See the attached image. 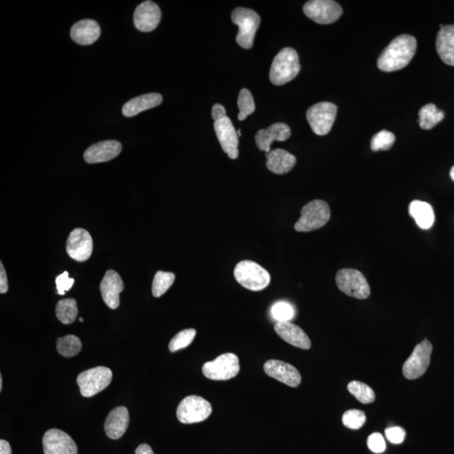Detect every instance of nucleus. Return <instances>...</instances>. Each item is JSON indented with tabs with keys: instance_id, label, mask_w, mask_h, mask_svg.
Wrapping results in <instances>:
<instances>
[{
	"instance_id": "nucleus-27",
	"label": "nucleus",
	"mask_w": 454,
	"mask_h": 454,
	"mask_svg": "<svg viewBox=\"0 0 454 454\" xmlns=\"http://www.w3.org/2000/svg\"><path fill=\"white\" fill-rule=\"evenodd\" d=\"M410 215L420 228L429 230L434 223L435 215L431 205L420 200H414L409 207Z\"/></svg>"
},
{
	"instance_id": "nucleus-1",
	"label": "nucleus",
	"mask_w": 454,
	"mask_h": 454,
	"mask_svg": "<svg viewBox=\"0 0 454 454\" xmlns=\"http://www.w3.org/2000/svg\"><path fill=\"white\" fill-rule=\"evenodd\" d=\"M417 40L410 35H401L393 40L378 59L383 72H394L407 66L417 51Z\"/></svg>"
},
{
	"instance_id": "nucleus-15",
	"label": "nucleus",
	"mask_w": 454,
	"mask_h": 454,
	"mask_svg": "<svg viewBox=\"0 0 454 454\" xmlns=\"http://www.w3.org/2000/svg\"><path fill=\"white\" fill-rule=\"evenodd\" d=\"M214 128L222 149L231 159H237L239 155V137L230 118L226 116L224 119L215 122Z\"/></svg>"
},
{
	"instance_id": "nucleus-23",
	"label": "nucleus",
	"mask_w": 454,
	"mask_h": 454,
	"mask_svg": "<svg viewBox=\"0 0 454 454\" xmlns=\"http://www.w3.org/2000/svg\"><path fill=\"white\" fill-rule=\"evenodd\" d=\"M70 36L73 42L82 46L93 44L100 36V27L94 20H82L73 25Z\"/></svg>"
},
{
	"instance_id": "nucleus-21",
	"label": "nucleus",
	"mask_w": 454,
	"mask_h": 454,
	"mask_svg": "<svg viewBox=\"0 0 454 454\" xmlns=\"http://www.w3.org/2000/svg\"><path fill=\"white\" fill-rule=\"evenodd\" d=\"M274 330L283 340L296 348L309 349L312 347L311 339L307 334L294 323L277 322L274 326Z\"/></svg>"
},
{
	"instance_id": "nucleus-20",
	"label": "nucleus",
	"mask_w": 454,
	"mask_h": 454,
	"mask_svg": "<svg viewBox=\"0 0 454 454\" xmlns=\"http://www.w3.org/2000/svg\"><path fill=\"white\" fill-rule=\"evenodd\" d=\"M291 136L289 125L283 123H275L267 129L259 130L256 134L255 142L260 151L269 154L270 147L274 141L283 142Z\"/></svg>"
},
{
	"instance_id": "nucleus-29",
	"label": "nucleus",
	"mask_w": 454,
	"mask_h": 454,
	"mask_svg": "<svg viewBox=\"0 0 454 454\" xmlns=\"http://www.w3.org/2000/svg\"><path fill=\"white\" fill-rule=\"evenodd\" d=\"M78 314L77 301L74 299L61 300L56 307V315L63 324L76 321Z\"/></svg>"
},
{
	"instance_id": "nucleus-47",
	"label": "nucleus",
	"mask_w": 454,
	"mask_h": 454,
	"mask_svg": "<svg viewBox=\"0 0 454 454\" xmlns=\"http://www.w3.org/2000/svg\"><path fill=\"white\" fill-rule=\"evenodd\" d=\"M238 137H241V135H242L241 130H238Z\"/></svg>"
},
{
	"instance_id": "nucleus-36",
	"label": "nucleus",
	"mask_w": 454,
	"mask_h": 454,
	"mask_svg": "<svg viewBox=\"0 0 454 454\" xmlns=\"http://www.w3.org/2000/svg\"><path fill=\"white\" fill-rule=\"evenodd\" d=\"M365 422V413L360 410H349L343 416V425L349 429H360L364 425Z\"/></svg>"
},
{
	"instance_id": "nucleus-38",
	"label": "nucleus",
	"mask_w": 454,
	"mask_h": 454,
	"mask_svg": "<svg viewBox=\"0 0 454 454\" xmlns=\"http://www.w3.org/2000/svg\"><path fill=\"white\" fill-rule=\"evenodd\" d=\"M368 447L375 453H381L386 450V444L385 438L379 432L371 434L368 438Z\"/></svg>"
},
{
	"instance_id": "nucleus-45",
	"label": "nucleus",
	"mask_w": 454,
	"mask_h": 454,
	"mask_svg": "<svg viewBox=\"0 0 454 454\" xmlns=\"http://www.w3.org/2000/svg\"><path fill=\"white\" fill-rule=\"evenodd\" d=\"M3 390V379L2 376L0 377V391H2Z\"/></svg>"
},
{
	"instance_id": "nucleus-22",
	"label": "nucleus",
	"mask_w": 454,
	"mask_h": 454,
	"mask_svg": "<svg viewBox=\"0 0 454 454\" xmlns=\"http://www.w3.org/2000/svg\"><path fill=\"white\" fill-rule=\"evenodd\" d=\"M130 422L128 410L124 407L113 409L108 415L104 431L109 438L116 440L121 438L128 429Z\"/></svg>"
},
{
	"instance_id": "nucleus-7",
	"label": "nucleus",
	"mask_w": 454,
	"mask_h": 454,
	"mask_svg": "<svg viewBox=\"0 0 454 454\" xmlns=\"http://www.w3.org/2000/svg\"><path fill=\"white\" fill-rule=\"evenodd\" d=\"M211 412L212 407L208 400L198 395H190L178 405L177 418L183 424H193L207 420Z\"/></svg>"
},
{
	"instance_id": "nucleus-42",
	"label": "nucleus",
	"mask_w": 454,
	"mask_h": 454,
	"mask_svg": "<svg viewBox=\"0 0 454 454\" xmlns=\"http://www.w3.org/2000/svg\"><path fill=\"white\" fill-rule=\"evenodd\" d=\"M8 290V278L3 264H0V293L6 294Z\"/></svg>"
},
{
	"instance_id": "nucleus-16",
	"label": "nucleus",
	"mask_w": 454,
	"mask_h": 454,
	"mask_svg": "<svg viewBox=\"0 0 454 454\" xmlns=\"http://www.w3.org/2000/svg\"><path fill=\"white\" fill-rule=\"evenodd\" d=\"M161 17L158 4L152 1H145L139 4L134 12V25L140 32H150L158 27Z\"/></svg>"
},
{
	"instance_id": "nucleus-8",
	"label": "nucleus",
	"mask_w": 454,
	"mask_h": 454,
	"mask_svg": "<svg viewBox=\"0 0 454 454\" xmlns=\"http://www.w3.org/2000/svg\"><path fill=\"white\" fill-rule=\"evenodd\" d=\"M112 381V371L106 367H96L78 375L77 383L82 396L92 397L106 388Z\"/></svg>"
},
{
	"instance_id": "nucleus-48",
	"label": "nucleus",
	"mask_w": 454,
	"mask_h": 454,
	"mask_svg": "<svg viewBox=\"0 0 454 454\" xmlns=\"http://www.w3.org/2000/svg\"><path fill=\"white\" fill-rule=\"evenodd\" d=\"M80 321L81 322H82V321H84V319H82V318H80Z\"/></svg>"
},
{
	"instance_id": "nucleus-10",
	"label": "nucleus",
	"mask_w": 454,
	"mask_h": 454,
	"mask_svg": "<svg viewBox=\"0 0 454 454\" xmlns=\"http://www.w3.org/2000/svg\"><path fill=\"white\" fill-rule=\"evenodd\" d=\"M338 107L333 103L321 102L309 108L307 118L314 133L325 136L333 128Z\"/></svg>"
},
{
	"instance_id": "nucleus-5",
	"label": "nucleus",
	"mask_w": 454,
	"mask_h": 454,
	"mask_svg": "<svg viewBox=\"0 0 454 454\" xmlns=\"http://www.w3.org/2000/svg\"><path fill=\"white\" fill-rule=\"evenodd\" d=\"M231 20L239 27L237 42L244 49H250L259 29L261 19L259 14L250 8L239 7L231 13Z\"/></svg>"
},
{
	"instance_id": "nucleus-31",
	"label": "nucleus",
	"mask_w": 454,
	"mask_h": 454,
	"mask_svg": "<svg viewBox=\"0 0 454 454\" xmlns=\"http://www.w3.org/2000/svg\"><path fill=\"white\" fill-rule=\"evenodd\" d=\"M176 275L173 273L159 271L155 274L152 282V295L157 298L164 295L173 286Z\"/></svg>"
},
{
	"instance_id": "nucleus-44",
	"label": "nucleus",
	"mask_w": 454,
	"mask_h": 454,
	"mask_svg": "<svg viewBox=\"0 0 454 454\" xmlns=\"http://www.w3.org/2000/svg\"><path fill=\"white\" fill-rule=\"evenodd\" d=\"M136 454H154V451H152V449L149 446V445L144 443L140 445V446L137 448Z\"/></svg>"
},
{
	"instance_id": "nucleus-35",
	"label": "nucleus",
	"mask_w": 454,
	"mask_h": 454,
	"mask_svg": "<svg viewBox=\"0 0 454 454\" xmlns=\"http://www.w3.org/2000/svg\"><path fill=\"white\" fill-rule=\"evenodd\" d=\"M196 335L195 329H185L178 333L169 343L170 352H174L185 348L193 342Z\"/></svg>"
},
{
	"instance_id": "nucleus-46",
	"label": "nucleus",
	"mask_w": 454,
	"mask_h": 454,
	"mask_svg": "<svg viewBox=\"0 0 454 454\" xmlns=\"http://www.w3.org/2000/svg\"><path fill=\"white\" fill-rule=\"evenodd\" d=\"M450 176H451V178H452V180L454 181V166H453V168H452V169H451V171H450Z\"/></svg>"
},
{
	"instance_id": "nucleus-2",
	"label": "nucleus",
	"mask_w": 454,
	"mask_h": 454,
	"mask_svg": "<svg viewBox=\"0 0 454 454\" xmlns=\"http://www.w3.org/2000/svg\"><path fill=\"white\" fill-rule=\"evenodd\" d=\"M300 71L299 56L291 47L283 48L275 56L269 78L274 85H283L293 80Z\"/></svg>"
},
{
	"instance_id": "nucleus-24",
	"label": "nucleus",
	"mask_w": 454,
	"mask_h": 454,
	"mask_svg": "<svg viewBox=\"0 0 454 454\" xmlns=\"http://www.w3.org/2000/svg\"><path fill=\"white\" fill-rule=\"evenodd\" d=\"M436 49L445 64L454 67V25H444L440 29L436 36Z\"/></svg>"
},
{
	"instance_id": "nucleus-3",
	"label": "nucleus",
	"mask_w": 454,
	"mask_h": 454,
	"mask_svg": "<svg viewBox=\"0 0 454 454\" xmlns=\"http://www.w3.org/2000/svg\"><path fill=\"white\" fill-rule=\"evenodd\" d=\"M234 276L240 285L252 291L263 290L270 283L267 270L250 260L240 262L234 269Z\"/></svg>"
},
{
	"instance_id": "nucleus-18",
	"label": "nucleus",
	"mask_w": 454,
	"mask_h": 454,
	"mask_svg": "<svg viewBox=\"0 0 454 454\" xmlns=\"http://www.w3.org/2000/svg\"><path fill=\"white\" fill-rule=\"evenodd\" d=\"M125 289L119 274L108 270L100 283L102 298L109 307L115 309L120 305V294Z\"/></svg>"
},
{
	"instance_id": "nucleus-13",
	"label": "nucleus",
	"mask_w": 454,
	"mask_h": 454,
	"mask_svg": "<svg viewBox=\"0 0 454 454\" xmlns=\"http://www.w3.org/2000/svg\"><path fill=\"white\" fill-rule=\"evenodd\" d=\"M66 250L74 260H88L93 252V239L89 231L82 228L74 229L68 238Z\"/></svg>"
},
{
	"instance_id": "nucleus-34",
	"label": "nucleus",
	"mask_w": 454,
	"mask_h": 454,
	"mask_svg": "<svg viewBox=\"0 0 454 454\" xmlns=\"http://www.w3.org/2000/svg\"><path fill=\"white\" fill-rule=\"evenodd\" d=\"M395 142V135L384 130L375 134L372 140H371V149L374 152L387 151L391 149Z\"/></svg>"
},
{
	"instance_id": "nucleus-4",
	"label": "nucleus",
	"mask_w": 454,
	"mask_h": 454,
	"mask_svg": "<svg viewBox=\"0 0 454 454\" xmlns=\"http://www.w3.org/2000/svg\"><path fill=\"white\" fill-rule=\"evenodd\" d=\"M331 218L329 205L321 200H312L301 209V216L295 225L300 233H308L321 228Z\"/></svg>"
},
{
	"instance_id": "nucleus-41",
	"label": "nucleus",
	"mask_w": 454,
	"mask_h": 454,
	"mask_svg": "<svg viewBox=\"0 0 454 454\" xmlns=\"http://www.w3.org/2000/svg\"><path fill=\"white\" fill-rule=\"evenodd\" d=\"M213 120L219 121L222 119H224L226 117V111L224 106H222L220 104H216L212 107L211 112Z\"/></svg>"
},
{
	"instance_id": "nucleus-11",
	"label": "nucleus",
	"mask_w": 454,
	"mask_h": 454,
	"mask_svg": "<svg viewBox=\"0 0 454 454\" xmlns=\"http://www.w3.org/2000/svg\"><path fill=\"white\" fill-rule=\"evenodd\" d=\"M431 352L432 345L429 340L425 339L417 344L403 367L405 378L413 381L422 377L429 369Z\"/></svg>"
},
{
	"instance_id": "nucleus-9",
	"label": "nucleus",
	"mask_w": 454,
	"mask_h": 454,
	"mask_svg": "<svg viewBox=\"0 0 454 454\" xmlns=\"http://www.w3.org/2000/svg\"><path fill=\"white\" fill-rule=\"evenodd\" d=\"M239 371V359L234 353H224L205 363L202 368L204 376L212 381H228L237 376Z\"/></svg>"
},
{
	"instance_id": "nucleus-33",
	"label": "nucleus",
	"mask_w": 454,
	"mask_h": 454,
	"mask_svg": "<svg viewBox=\"0 0 454 454\" xmlns=\"http://www.w3.org/2000/svg\"><path fill=\"white\" fill-rule=\"evenodd\" d=\"M240 112L238 114V120L244 121L255 111V103L253 99L251 92L247 89L240 91L238 100Z\"/></svg>"
},
{
	"instance_id": "nucleus-17",
	"label": "nucleus",
	"mask_w": 454,
	"mask_h": 454,
	"mask_svg": "<svg viewBox=\"0 0 454 454\" xmlns=\"http://www.w3.org/2000/svg\"><path fill=\"white\" fill-rule=\"evenodd\" d=\"M264 372L269 377L277 379L285 385L297 387L300 385L301 375L294 366L279 360H269L266 362Z\"/></svg>"
},
{
	"instance_id": "nucleus-43",
	"label": "nucleus",
	"mask_w": 454,
	"mask_h": 454,
	"mask_svg": "<svg viewBox=\"0 0 454 454\" xmlns=\"http://www.w3.org/2000/svg\"><path fill=\"white\" fill-rule=\"evenodd\" d=\"M0 454H12L11 445L6 440L0 441Z\"/></svg>"
},
{
	"instance_id": "nucleus-37",
	"label": "nucleus",
	"mask_w": 454,
	"mask_h": 454,
	"mask_svg": "<svg viewBox=\"0 0 454 454\" xmlns=\"http://www.w3.org/2000/svg\"><path fill=\"white\" fill-rule=\"evenodd\" d=\"M272 317L278 322H287L295 317V309L287 302H278L271 309Z\"/></svg>"
},
{
	"instance_id": "nucleus-30",
	"label": "nucleus",
	"mask_w": 454,
	"mask_h": 454,
	"mask_svg": "<svg viewBox=\"0 0 454 454\" xmlns=\"http://www.w3.org/2000/svg\"><path fill=\"white\" fill-rule=\"evenodd\" d=\"M56 348L61 355L72 357L78 355L82 349V343L77 336L68 335L56 340Z\"/></svg>"
},
{
	"instance_id": "nucleus-6",
	"label": "nucleus",
	"mask_w": 454,
	"mask_h": 454,
	"mask_svg": "<svg viewBox=\"0 0 454 454\" xmlns=\"http://www.w3.org/2000/svg\"><path fill=\"white\" fill-rule=\"evenodd\" d=\"M338 289L353 298L364 300L370 295V287L364 275L359 270L343 269L336 275Z\"/></svg>"
},
{
	"instance_id": "nucleus-39",
	"label": "nucleus",
	"mask_w": 454,
	"mask_h": 454,
	"mask_svg": "<svg viewBox=\"0 0 454 454\" xmlns=\"http://www.w3.org/2000/svg\"><path fill=\"white\" fill-rule=\"evenodd\" d=\"M74 279L68 277V273L64 272L56 278V290L60 295H64L67 291L72 289Z\"/></svg>"
},
{
	"instance_id": "nucleus-32",
	"label": "nucleus",
	"mask_w": 454,
	"mask_h": 454,
	"mask_svg": "<svg viewBox=\"0 0 454 454\" xmlns=\"http://www.w3.org/2000/svg\"><path fill=\"white\" fill-rule=\"evenodd\" d=\"M348 391L361 403L369 404L374 403L375 400L374 391L364 383L352 381L348 384Z\"/></svg>"
},
{
	"instance_id": "nucleus-28",
	"label": "nucleus",
	"mask_w": 454,
	"mask_h": 454,
	"mask_svg": "<svg viewBox=\"0 0 454 454\" xmlns=\"http://www.w3.org/2000/svg\"><path fill=\"white\" fill-rule=\"evenodd\" d=\"M444 119V113L434 104H427L419 111V124L423 130H431Z\"/></svg>"
},
{
	"instance_id": "nucleus-19",
	"label": "nucleus",
	"mask_w": 454,
	"mask_h": 454,
	"mask_svg": "<svg viewBox=\"0 0 454 454\" xmlns=\"http://www.w3.org/2000/svg\"><path fill=\"white\" fill-rule=\"evenodd\" d=\"M121 142L115 140H107L90 146L85 151L84 158L88 164L106 163L116 159L121 154Z\"/></svg>"
},
{
	"instance_id": "nucleus-40",
	"label": "nucleus",
	"mask_w": 454,
	"mask_h": 454,
	"mask_svg": "<svg viewBox=\"0 0 454 454\" xmlns=\"http://www.w3.org/2000/svg\"><path fill=\"white\" fill-rule=\"evenodd\" d=\"M386 438L393 444L403 443L405 438V431L399 427H390L386 430Z\"/></svg>"
},
{
	"instance_id": "nucleus-12",
	"label": "nucleus",
	"mask_w": 454,
	"mask_h": 454,
	"mask_svg": "<svg viewBox=\"0 0 454 454\" xmlns=\"http://www.w3.org/2000/svg\"><path fill=\"white\" fill-rule=\"evenodd\" d=\"M303 11L309 19L321 25L336 23L343 15V8L333 0H312L304 4Z\"/></svg>"
},
{
	"instance_id": "nucleus-26",
	"label": "nucleus",
	"mask_w": 454,
	"mask_h": 454,
	"mask_svg": "<svg viewBox=\"0 0 454 454\" xmlns=\"http://www.w3.org/2000/svg\"><path fill=\"white\" fill-rule=\"evenodd\" d=\"M266 165L270 171L275 174H285L291 171L296 164V158L289 152L274 149L266 154Z\"/></svg>"
},
{
	"instance_id": "nucleus-14",
	"label": "nucleus",
	"mask_w": 454,
	"mask_h": 454,
	"mask_svg": "<svg viewBox=\"0 0 454 454\" xmlns=\"http://www.w3.org/2000/svg\"><path fill=\"white\" fill-rule=\"evenodd\" d=\"M42 443L45 454H78L75 442L66 432L59 429L48 430Z\"/></svg>"
},
{
	"instance_id": "nucleus-25",
	"label": "nucleus",
	"mask_w": 454,
	"mask_h": 454,
	"mask_svg": "<svg viewBox=\"0 0 454 454\" xmlns=\"http://www.w3.org/2000/svg\"><path fill=\"white\" fill-rule=\"evenodd\" d=\"M163 96L158 93L143 94L129 100L122 107V114L125 117H133L138 114L160 106Z\"/></svg>"
}]
</instances>
